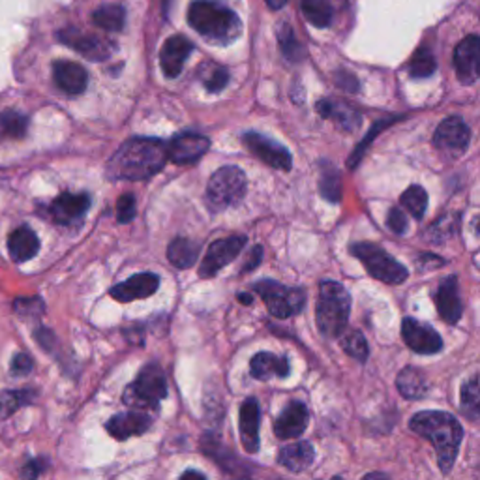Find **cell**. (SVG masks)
<instances>
[{"mask_svg":"<svg viewBox=\"0 0 480 480\" xmlns=\"http://www.w3.org/2000/svg\"><path fill=\"white\" fill-rule=\"evenodd\" d=\"M390 122H393V118H386V120H383V122H378L376 124V126H373L371 130H370V134H368V137L364 139V143H361L359 147H357V152H354L353 156H351V159H349V167L351 169H354V167H357V164H359V159H362V154H364V149H366V145L370 143V141L373 139V137H376L383 128H386L388 126V124Z\"/></svg>","mask_w":480,"mask_h":480,"instance_id":"cell-43","label":"cell"},{"mask_svg":"<svg viewBox=\"0 0 480 480\" xmlns=\"http://www.w3.org/2000/svg\"><path fill=\"white\" fill-rule=\"evenodd\" d=\"M396 386L400 395L407 400H420L428 395V381L426 376L417 368H403L396 379Z\"/></svg>","mask_w":480,"mask_h":480,"instance_id":"cell-28","label":"cell"},{"mask_svg":"<svg viewBox=\"0 0 480 480\" xmlns=\"http://www.w3.org/2000/svg\"><path fill=\"white\" fill-rule=\"evenodd\" d=\"M351 297L338 281H323L315 308L317 329L325 338H340L349 323Z\"/></svg>","mask_w":480,"mask_h":480,"instance_id":"cell-4","label":"cell"},{"mask_svg":"<svg viewBox=\"0 0 480 480\" xmlns=\"http://www.w3.org/2000/svg\"><path fill=\"white\" fill-rule=\"evenodd\" d=\"M159 288V278L152 273H141L126 281H120L111 288L110 295L118 302H132L152 297Z\"/></svg>","mask_w":480,"mask_h":480,"instance_id":"cell-19","label":"cell"},{"mask_svg":"<svg viewBox=\"0 0 480 480\" xmlns=\"http://www.w3.org/2000/svg\"><path fill=\"white\" fill-rule=\"evenodd\" d=\"M188 23L207 42L216 45L233 44L242 30L239 15L218 0H193L188 8Z\"/></svg>","mask_w":480,"mask_h":480,"instance_id":"cell-3","label":"cell"},{"mask_svg":"<svg viewBox=\"0 0 480 480\" xmlns=\"http://www.w3.org/2000/svg\"><path fill=\"white\" fill-rule=\"evenodd\" d=\"M402 338L409 349L419 354H435L443 349L441 336L428 323H422L419 319L405 317L402 323Z\"/></svg>","mask_w":480,"mask_h":480,"instance_id":"cell-14","label":"cell"},{"mask_svg":"<svg viewBox=\"0 0 480 480\" xmlns=\"http://www.w3.org/2000/svg\"><path fill=\"white\" fill-rule=\"evenodd\" d=\"M191 51L193 44L186 37H181V34L171 37L164 44L162 53H159V64H162L164 76L169 79L179 77L183 74L188 57L191 55Z\"/></svg>","mask_w":480,"mask_h":480,"instance_id":"cell-17","label":"cell"},{"mask_svg":"<svg viewBox=\"0 0 480 480\" xmlns=\"http://www.w3.org/2000/svg\"><path fill=\"white\" fill-rule=\"evenodd\" d=\"M386 225H388L390 231H393V233L403 235L405 231H407V218L403 215V210H400L398 207L390 208L388 210V216H386Z\"/></svg>","mask_w":480,"mask_h":480,"instance_id":"cell-44","label":"cell"},{"mask_svg":"<svg viewBox=\"0 0 480 480\" xmlns=\"http://www.w3.org/2000/svg\"><path fill=\"white\" fill-rule=\"evenodd\" d=\"M208 149H210L208 137L193 132H183L176 134L167 143V159L173 164L181 166L195 164L207 154Z\"/></svg>","mask_w":480,"mask_h":480,"instance_id":"cell-13","label":"cell"},{"mask_svg":"<svg viewBox=\"0 0 480 480\" xmlns=\"http://www.w3.org/2000/svg\"><path fill=\"white\" fill-rule=\"evenodd\" d=\"M246 193V175L237 166H224L210 176L207 203L212 210H224L237 205Z\"/></svg>","mask_w":480,"mask_h":480,"instance_id":"cell-8","label":"cell"},{"mask_svg":"<svg viewBox=\"0 0 480 480\" xmlns=\"http://www.w3.org/2000/svg\"><path fill=\"white\" fill-rule=\"evenodd\" d=\"M59 40L64 45L76 49L79 55H83L85 59L94 61V62L108 61L115 53V49H117L113 42L100 38V37H94V34H85V32H81L77 28L61 30L59 32Z\"/></svg>","mask_w":480,"mask_h":480,"instance_id":"cell-10","label":"cell"},{"mask_svg":"<svg viewBox=\"0 0 480 480\" xmlns=\"http://www.w3.org/2000/svg\"><path fill=\"white\" fill-rule=\"evenodd\" d=\"M242 143L246 149L250 151L254 156H257L263 164L269 167L280 169V171H289L293 166V158L291 152L280 145L278 141L266 137L257 132H246L242 135Z\"/></svg>","mask_w":480,"mask_h":480,"instance_id":"cell-9","label":"cell"},{"mask_svg":"<svg viewBox=\"0 0 480 480\" xmlns=\"http://www.w3.org/2000/svg\"><path fill=\"white\" fill-rule=\"evenodd\" d=\"M183 476H198V478H205L203 473H198V471H186Z\"/></svg>","mask_w":480,"mask_h":480,"instance_id":"cell-51","label":"cell"},{"mask_svg":"<svg viewBox=\"0 0 480 480\" xmlns=\"http://www.w3.org/2000/svg\"><path fill=\"white\" fill-rule=\"evenodd\" d=\"M317 113L321 115L323 118H330L334 120L338 126L353 132L361 126V115L354 111L349 103L338 102V100H319L315 105Z\"/></svg>","mask_w":480,"mask_h":480,"instance_id":"cell-25","label":"cell"},{"mask_svg":"<svg viewBox=\"0 0 480 480\" xmlns=\"http://www.w3.org/2000/svg\"><path fill=\"white\" fill-rule=\"evenodd\" d=\"M340 338H342V340H340L342 349L349 354V357L357 359L361 362H364L368 359L370 349H368L366 338H364V334L361 330H347Z\"/></svg>","mask_w":480,"mask_h":480,"instance_id":"cell-39","label":"cell"},{"mask_svg":"<svg viewBox=\"0 0 480 480\" xmlns=\"http://www.w3.org/2000/svg\"><path fill=\"white\" fill-rule=\"evenodd\" d=\"M15 312L20 313L21 317H28V315H38L44 312V302L42 298H17L15 302Z\"/></svg>","mask_w":480,"mask_h":480,"instance_id":"cell-42","label":"cell"},{"mask_svg":"<svg viewBox=\"0 0 480 480\" xmlns=\"http://www.w3.org/2000/svg\"><path fill=\"white\" fill-rule=\"evenodd\" d=\"M400 201L409 212H411L413 218L422 220L426 215V208H428V193H426V190L422 186L413 184L402 193Z\"/></svg>","mask_w":480,"mask_h":480,"instance_id":"cell-37","label":"cell"},{"mask_svg":"<svg viewBox=\"0 0 480 480\" xmlns=\"http://www.w3.org/2000/svg\"><path fill=\"white\" fill-rule=\"evenodd\" d=\"M264 3L269 4V8H273V10H281L283 6H286L288 0H264Z\"/></svg>","mask_w":480,"mask_h":480,"instance_id":"cell-49","label":"cell"},{"mask_svg":"<svg viewBox=\"0 0 480 480\" xmlns=\"http://www.w3.org/2000/svg\"><path fill=\"white\" fill-rule=\"evenodd\" d=\"M45 468H47V461L45 460H42V458L32 460V461H28V464L25 466L23 476L25 478H37L38 475H42L45 471Z\"/></svg>","mask_w":480,"mask_h":480,"instance_id":"cell-46","label":"cell"},{"mask_svg":"<svg viewBox=\"0 0 480 480\" xmlns=\"http://www.w3.org/2000/svg\"><path fill=\"white\" fill-rule=\"evenodd\" d=\"M336 83H338V86L346 88V91H349V93H357V88H359V81L354 79L353 74H349V72H338Z\"/></svg>","mask_w":480,"mask_h":480,"instance_id":"cell-47","label":"cell"},{"mask_svg":"<svg viewBox=\"0 0 480 480\" xmlns=\"http://www.w3.org/2000/svg\"><path fill=\"white\" fill-rule=\"evenodd\" d=\"M480 57V40L476 34H471V37L461 40L456 45L454 51V68H456V76L464 85H473L478 79V62Z\"/></svg>","mask_w":480,"mask_h":480,"instance_id":"cell-16","label":"cell"},{"mask_svg":"<svg viewBox=\"0 0 480 480\" xmlns=\"http://www.w3.org/2000/svg\"><path fill=\"white\" fill-rule=\"evenodd\" d=\"M252 291L257 293L266 310L278 319H288L300 313L306 306V293L300 288H288L274 280H261L252 286Z\"/></svg>","mask_w":480,"mask_h":480,"instance_id":"cell-7","label":"cell"},{"mask_svg":"<svg viewBox=\"0 0 480 480\" xmlns=\"http://www.w3.org/2000/svg\"><path fill=\"white\" fill-rule=\"evenodd\" d=\"M480 390H478V378L473 376L464 386H461V411H464L473 422L478 419L480 409Z\"/></svg>","mask_w":480,"mask_h":480,"instance_id":"cell-40","label":"cell"},{"mask_svg":"<svg viewBox=\"0 0 480 480\" xmlns=\"http://www.w3.org/2000/svg\"><path fill=\"white\" fill-rule=\"evenodd\" d=\"M152 426V419L147 413L139 411H126L113 415L108 424H105V430L110 432L111 437L117 441H126L130 437L145 434Z\"/></svg>","mask_w":480,"mask_h":480,"instance_id":"cell-20","label":"cell"},{"mask_svg":"<svg viewBox=\"0 0 480 480\" xmlns=\"http://www.w3.org/2000/svg\"><path fill=\"white\" fill-rule=\"evenodd\" d=\"M278 44L283 57L289 62H300L302 57H305V49H302V45L295 38V32L288 21H281L278 25Z\"/></svg>","mask_w":480,"mask_h":480,"instance_id":"cell-35","label":"cell"},{"mask_svg":"<svg viewBox=\"0 0 480 480\" xmlns=\"http://www.w3.org/2000/svg\"><path fill=\"white\" fill-rule=\"evenodd\" d=\"M308 422V407L302 402H291L274 422V434L278 439H297L306 432Z\"/></svg>","mask_w":480,"mask_h":480,"instance_id":"cell-18","label":"cell"},{"mask_svg":"<svg viewBox=\"0 0 480 480\" xmlns=\"http://www.w3.org/2000/svg\"><path fill=\"white\" fill-rule=\"evenodd\" d=\"M34 368L32 364V359L28 357L27 353H17L13 361H12V373L15 378H21V376H27V373H30Z\"/></svg>","mask_w":480,"mask_h":480,"instance_id":"cell-45","label":"cell"},{"mask_svg":"<svg viewBox=\"0 0 480 480\" xmlns=\"http://www.w3.org/2000/svg\"><path fill=\"white\" fill-rule=\"evenodd\" d=\"M435 306L444 323H458L464 313V305L460 300L458 293V278L449 276L441 281V286L435 293Z\"/></svg>","mask_w":480,"mask_h":480,"instance_id":"cell-21","label":"cell"},{"mask_svg":"<svg viewBox=\"0 0 480 480\" xmlns=\"http://www.w3.org/2000/svg\"><path fill=\"white\" fill-rule=\"evenodd\" d=\"M469 141H471V132L461 117L444 118L434 134V145L437 149L451 151L456 154L468 151Z\"/></svg>","mask_w":480,"mask_h":480,"instance_id":"cell-15","label":"cell"},{"mask_svg":"<svg viewBox=\"0 0 480 480\" xmlns=\"http://www.w3.org/2000/svg\"><path fill=\"white\" fill-rule=\"evenodd\" d=\"M261 259H263V248L261 246H256L254 250H252V254H250V259H248V263L242 266V273H252V271H256V266H259Z\"/></svg>","mask_w":480,"mask_h":480,"instance_id":"cell-48","label":"cell"},{"mask_svg":"<svg viewBox=\"0 0 480 480\" xmlns=\"http://www.w3.org/2000/svg\"><path fill=\"white\" fill-rule=\"evenodd\" d=\"M53 77H55V83L61 91L69 96L85 93L88 85L86 69L81 64L69 61H57L53 64Z\"/></svg>","mask_w":480,"mask_h":480,"instance_id":"cell-23","label":"cell"},{"mask_svg":"<svg viewBox=\"0 0 480 480\" xmlns=\"http://www.w3.org/2000/svg\"><path fill=\"white\" fill-rule=\"evenodd\" d=\"M237 298H239V302H242V305H252V295H237Z\"/></svg>","mask_w":480,"mask_h":480,"instance_id":"cell-50","label":"cell"},{"mask_svg":"<svg viewBox=\"0 0 480 480\" xmlns=\"http://www.w3.org/2000/svg\"><path fill=\"white\" fill-rule=\"evenodd\" d=\"M167 143L154 137H132L122 143L110 159L108 176L111 181H149L164 169Z\"/></svg>","mask_w":480,"mask_h":480,"instance_id":"cell-1","label":"cell"},{"mask_svg":"<svg viewBox=\"0 0 480 480\" xmlns=\"http://www.w3.org/2000/svg\"><path fill=\"white\" fill-rule=\"evenodd\" d=\"M91 195L88 193H69L64 191L59 198L49 205V215L53 222L62 227H74L79 225L91 208Z\"/></svg>","mask_w":480,"mask_h":480,"instance_id":"cell-12","label":"cell"},{"mask_svg":"<svg viewBox=\"0 0 480 480\" xmlns=\"http://www.w3.org/2000/svg\"><path fill=\"white\" fill-rule=\"evenodd\" d=\"M319 190H321L323 198L330 203H338L342 199V179L338 169L329 164L321 162V175H319Z\"/></svg>","mask_w":480,"mask_h":480,"instance_id":"cell-32","label":"cell"},{"mask_svg":"<svg viewBox=\"0 0 480 480\" xmlns=\"http://www.w3.org/2000/svg\"><path fill=\"white\" fill-rule=\"evenodd\" d=\"M437 69V62L435 57L432 55V51L428 47H420L415 51V55L409 61L407 72L415 79H426L432 77Z\"/></svg>","mask_w":480,"mask_h":480,"instance_id":"cell-33","label":"cell"},{"mask_svg":"<svg viewBox=\"0 0 480 480\" xmlns=\"http://www.w3.org/2000/svg\"><path fill=\"white\" fill-rule=\"evenodd\" d=\"M93 21L96 27L108 32H120L126 23V10L120 4H105L93 13Z\"/></svg>","mask_w":480,"mask_h":480,"instance_id":"cell-31","label":"cell"},{"mask_svg":"<svg viewBox=\"0 0 480 480\" xmlns=\"http://www.w3.org/2000/svg\"><path fill=\"white\" fill-rule=\"evenodd\" d=\"M259 403L256 398H246L240 405L239 411V430L242 447L246 452H257L259 451Z\"/></svg>","mask_w":480,"mask_h":480,"instance_id":"cell-22","label":"cell"},{"mask_svg":"<svg viewBox=\"0 0 480 480\" xmlns=\"http://www.w3.org/2000/svg\"><path fill=\"white\" fill-rule=\"evenodd\" d=\"M34 400H37V395H34L30 388L6 390V393L0 395V419L12 417L17 409L30 405Z\"/></svg>","mask_w":480,"mask_h":480,"instance_id":"cell-34","label":"cell"},{"mask_svg":"<svg viewBox=\"0 0 480 480\" xmlns=\"http://www.w3.org/2000/svg\"><path fill=\"white\" fill-rule=\"evenodd\" d=\"M28 126V118L20 111H3L0 113V135H6L12 139L25 137Z\"/></svg>","mask_w":480,"mask_h":480,"instance_id":"cell-38","label":"cell"},{"mask_svg":"<svg viewBox=\"0 0 480 480\" xmlns=\"http://www.w3.org/2000/svg\"><path fill=\"white\" fill-rule=\"evenodd\" d=\"M351 254L357 257L371 278H376L388 286H400L407 278L409 271L393 256L386 254L381 246L371 242H361L351 246Z\"/></svg>","mask_w":480,"mask_h":480,"instance_id":"cell-6","label":"cell"},{"mask_svg":"<svg viewBox=\"0 0 480 480\" xmlns=\"http://www.w3.org/2000/svg\"><path fill=\"white\" fill-rule=\"evenodd\" d=\"M315 460V451L308 441H298L288 447L280 449L278 452V464L286 468L291 473H302L306 471Z\"/></svg>","mask_w":480,"mask_h":480,"instance_id":"cell-26","label":"cell"},{"mask_svg":"<svg viewBox=\"0 0 480 480\" xmlns=\"http://www.w3.org/2000/svg\"><path fill=\"white\" fill-rule=\"evenodd\" d=\"M201 252V244L190 239H175L167 248V259L176 269H190L195 264Z\"/></svg>","mask_w":480,"mask_h":480,"instance_id":"cell-29","label":"cell"},{"mask_svg":"<svg viewBox=\"0 0 480 480\" xmlns=\"http://www.w3.org/2000/svg\"><path fill=\"white\" fill-rule=\"evenodd\" d=\"M167 396L166 373L158 364H149L139 371L134 383L124 390V403L134 409H158L159 402Z\"/></svg>","mask_w":480,"mask_h":480,"instance_id":"cell-5","label":"cell"},{"mask_svg":"<svg viewBox=\"0 0 480 480\" xmlns=\"http://www.w3.org/2000/svg\"><path fill=\"white\" fill-rule=\"evenodd\" d=\"M8 252L15 263L30 261L40 252V239L30 227L23 225L8 237Z\"/></svg>","mask_w":480,"mask_h":480,"instance_id":"cell-27","label":"cell"},{"mask_svg":"<svg viewBox=\"0 0 480 480\" xmlns=\"http://www.w3.org/2000/svg\"><path fill=\"white\" fill-rule=\"evenodd\" d=\"M291 366L288 357H278L274 353H257L250 362V373L252 378L259 381H269L273 378L286 379L289 376Z\"/></svg>","mask_w":480,"mask_h":480,"instance_id":"cell-24","label":"cell"},{"mask_svg":"<svg viewBox=\"0 0 480 480\" xmlns=\"http://www.w3.org/2000/svg\"><path fill=\"white\" fill-rule=\"evenodd\" d=\"M199 79L208 93L218 94L229 83V72L218 64H203L199 69Z\"/></svg>","mask_w":480,"mask_h":480,"instance_id":"cell-36","label":"cell"},{"mask_svg":"<svg viewBox=\"0 0 480 480\" xmlns=\"http://www.w3.org/2000/svg\"><path fill=\"white\" fill-rule=\"evenodd\" d=\"M409 428L434 444L441 471L444 475L451 473L464 439V428L458 419L444 411H420L409 422Z\"/></svg>","mask_w":480,"mask_h":480,"instance_id":"cell-2","label":"cell"},{"mask_svg":"<svg viewBox=\"0 0 480 480\" xmlns=\"http://www.w3.org/2000/svg\"><path fill=\"white\" fill-rule=\"evenodd\" d=\"M246 246V237L235 235L220 239L216 242H212L207 250V256L199 266V276L201 278H215L225 264L233 263L239 254L242 252V248Z\"/></svg>","mask_w":480,"mask_h":480,"instance_id":"cell-11","label":"cell"},{"mask_svg":"<svg viewBox=\"0 0 480 480\" xmlns=\"http://www.w3.org/2000/svg\"><path fill=\"white\" fill-rule=\"evenodd\" d=\"M300 10L308 23L317 28H325L332 23L334 10L330 0H300Z\"/></svg>","mask_w":480,"mask_h":480,"instance_id":"cell-30","label":"cell"},{"mask_svg":"<svg viewBox=\"0 0 480 480\" xmlns=\"http://www.w3.org/2000/svg\"><path fill=\"white\" fill-rule=\"evenodd\" d=\"M137 201L134 198V193H124L120 195V199L117 203V220L120 224H130L135 218Z\"/></svg>","mask_w":480,"mask_h":480,"instance_id":"cell-41","label":"cell"}]
</instances>
